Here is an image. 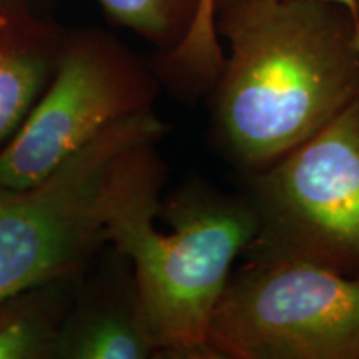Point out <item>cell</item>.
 Listing matches in <instances>:
<instances>
[{
  "label": "cell",
  "instance_id": "obj_9",
  "mask_svg": "<svg viewBox=\"0 0 359 359\" xmlns=\"http://www.w3.org/2000/svg\"><path fill=\"white\" fill-rule=\"evenodd\" d=\"M224 60L223 43L215 30V0H201L196 19L185 39L165 53H156L151 67L161 87L180 100L195 102L208 95Z\"/></svg>",
  "mask_w": 359,
  "mask_h": 359
},
{
  "label": "cell",
  "instance_id": "obj_2",
  "mask_svg": "<svg viewBox=\"0 0 359 359\" xmlns=\"http://www.w3.org/2000/svg\"><path fill=\"white\" fill-rule=\"evenodd\" d=\"M158 142L128 148L107 188L105 243L128 259L145 325L163 359H217L210 326L233 264L257 236L243 193L188 178L161 196Z\"/></svg>",
  "mask_w": 359,
  "mask_h": 359
},
{
  "label": "cell",
  "instance_id": "obj_10",
  "mask_svg": "<svg viewBox=\"0 0 359 359\" xmlns=\"http://www.w3.org/2000/svg\"><path fill=\"white\" fill-rule=\"evenodd\" d=\"M201 0H98L116 25L132 30L165 53L185 39Z\"/></svg>",
  "mask_w": 359,
  "mask_h": 359
},
{
  "label": "cell",
  "instance_id": "obj_12",
  "mask_svg": "<svg viewBox=\"0 0 359 359\" xmlns=\"http://www.w3.org/2000/svg\"><path fill=\"white\" fill-rule=\"evenodd\" d=\"M231 2H236V0H215V12H217L218 7L226 6V4H231ZM334 2L344 4V6L351 8V11L354 12V15H356V6H354V0H334ZM356 17H358V15H356Z\"/></svg>",
  "mask_w": 359,
  "mask_h": 359
},
{
  "label": "cell",
  "instance_id": "obj_8",
  "mask_svg": "<svg viewBox=\"0 0 359 359\" xmlns=\"http://www.w3.org/2000/svg\"><path fill=\"white\" fill-rule=\"evenodd\" d=\"M65 32L27 0H0V142L11 137L50 82Z\"/></svg>",
  "mask_w": 359,
  "mask_h": 359
},
{
  "label": "cell",
  "instance_id": "obj_13",
  "mask_svg": "<svg viewBox=\"0 0 359 359\" xmlns=\"http://www.w3.org/2000/svg\"><path fill=\"white\" fill-rule=\"evenodd\" d=\"M354 6H356V15L359 19V0H354Z\"/></svg>",
  "mask_w": 359,
  "mask_h": 359
},
{
  "label": "cell",
  "instance_id": "obj_1",
  "mask_svg": "<svg viewBox=\"0 0 359 359\" xmlns=\"http://www.w3.org/2000/svg\"><path fill=\"white\" fill-rule=\"evenodd\" d=\"M226 48L210 132L243 178L271 167L359 97V19L334 0H236L217 8Z\"/></svg>",
  "mask_w": 359,
  "mask_h": 359
},
{
  "label": "cell",
  "instance_id": "obj_5",
  "mask_svg": "<svg viewBox=\"0 0 359 359\" xmlns=\"http://www.w3.org/2000/svg\"><path fill=\"white\" fill-rule=\"evenodd\" d=\"M245 185L257 218L246 253L359 275V97Z\"/></svg>",
  "mask_w": 359,
  "mask_h": 359
},
{
  "label": "cell",
  "instance_id": "obj_6",
  "mask_svg": "<svg viewBox=\"0 0 359 359\" xmlns=\"http://www.w3.org/2000/svg\"><path fill=\"white\" fill-rule=\"evenodd\" d=\"M151 62L98 29L65 32L50 82L0 151V188H27L111 125L151 110L160 92Z\"/></svg>",
  "mask_w": 359,
  "mask_h": 359
},
{
  "label": "cell",
  "instance_id": "obj_7",
  "mask_svg": "<svg viewBox=\"0 0 359 359\" xmlns=\"http://www.w3.org/2000/svg\"><path fill=\"white\" fill-rule=\"evenodd\" d=\"M55 358H158V348L142 316L127 258L120 275L93 283L74 314L60 326Z\"/></svg>",
  "mask_w": 359,
  "mask_h": 359
},
{
  "label": "cell",
  "instance_id": "obj_4",
  "mask_svg": "<svg viewBox=\"0 0 359 359\" xmlns=\"http://www.w3.org/2000/svg\"><path fill=\"white\" fill-rule=\"evenodd\" d=\"M246 255L215 309V358L359 359V275Z\"/></svg>",
  "mask_w": 359,
  "mask_h": 359
},
{
  "label": "cell",
  "instance_id": "obj_11",
  "mask_svg": "<svg viewBox=\"0 0 359 359\" xmlns=\"http://www.w3.org/2000/svg\"><path fill=\"white\" fill-rule=\"evenodd\" d=\"M0 303V359H37L55 356L60 326L53 313L40 304Z\"/></svg>",
  "mask_w": 359,
  "mask_h": 359
},
{
  "label": "cell",
  "instance_id": "obj_3",
  "mask_svg": "<svg viewBox=\"0 0 359 359\" xmlns=\"http://www.w3.org/2000/svg\"><path fill=\"white\" fill-rule=\"evenodd\" d=\"M167 132L154 109L120 120L27 188H0V303L69 281L105 245L107 188L128 148Z\"/></svg>",
  "mask_w": 359,
  "mask_h": 359
}]
</instances>
